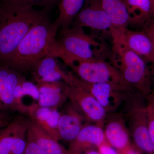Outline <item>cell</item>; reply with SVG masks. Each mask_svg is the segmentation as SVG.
Wrapping results in <instances>:
<instances>
[{
	"mask_svg": "<svg viewBox=\"0 0 154 154\" xmlns=\"http://www.w3.org/2000/svg\"><path fill=\"white\" fill-rule=\"evenodd\" d=\"M58 26L47 17L38 22L26 34L12 56L5 63L19 72L31 71L35 65L48 56L57 58Z\"/></svg>",
	"mask_w": 154,
	"mask_h": 154,
	"instance_id": "1",
	"label": "cell"
},
{
	"mask_svg": "<svg viewBox=\"0 0 154 154\" xmlns=\"http://www.w3.org/2000/svg\"><path fill=\"white\" fill-rule=\"evenodd\" d=\"M0 10V64H3L33 26L47 17V10L2 3Z\"/></svg>",
	"mask_w": 154,
	"mask_h": 154,
	"instance_id": "2",
	"label": "cell"
},
{
	"mask_svg": "<svg viewBox=\"0 0 154 154\" xmlns=\"http://www.w3.org/2000/svg\"><path fill=\"white\" fill-rule=\"evenodd\" d=\"M60 33L57 58L68 66L76 62L105 60L107 53L105 45L94 36L86 34L83 29L70 28Z\"/></svg>",
	"mask_w": 154,
	"mask_h": 154,
	"instance_id": "3",
	"label": "cell"
},
{
	"mask_svg": "<svg viewBox=\"0 0 154 154\" xmlns=\"http://www.w3.org/2000/svg\"><path fill=\"white\" fill-rule=\"evenodd\" d=\"M112 65L125 82L146 99L152 94L149 66L142 58L128 48L123 41L113 42Z\"/></svg>",
	"mask_w": 154,
	"mask_h": 154,
	"instance_id": "4",
	"label": "cell"
},
{
	"mask_svg": "<svg viewBox=\"0 0 154 154\" xmlns=\"http://www.w3.org/2000/svg\"><path fill=\"white\" fill-rule=\"evenodd\" d=\"M121 112L135 146L140 151L154 154L148 125L146 99L137 91L131 92L122 103Z\"/></svg>",
	"mask_w": 154,
	"mask_h": 154,
	"instance_id": "5",
	"label": "cell"
},
{
	"mask_svg": "<svg viewBox=\"0 0 154 154\" xmlns=\"http://www.w3.org/2000/svg\"><path fill=\"white\" fill-rule=\"evenodd\" d=\"M72 72L84 82L90 83H109L126 89L128 85L114 66L103 60L76 62L69 66Z\"/></svg>",
	"mask_w": 154,
	"mask_h": 154,
	"instance_id": "6",
	"label": "cell"
},
{
	"mask_svg": "<svg viewBox=\"0 0 154 154\" xmlns=\"http://www.w3.org/2000/svg\"><path fill=\"white\" fill-rule=\"evenodd\" d=\"M72 83L88 91L98 101L107 113L114 111L122 105L130 90L109 83H90L84 82L70 72Z\"/></svg>",
	"mask_w": 154,
	"mask_h": 154,
	"instance_id": "7",
	"label": "cell"
},
{
	"mask_svg": "<svg viewBox=\"0 0 154 154\" xmlns=\"http://www.w3.org/2000/svg\"><path fill=\"white\" fill-rule=\"evenodd\" d=\"M65 91L70 102L85 119L103 128L108 113L94 96L74 83L70 85L66 84Z\"/></svg>",
	"mask_w": 154,
	"mask_h": 154,
	"instance_id": "8",
	"label": "cell"
},
{
	"mask_svg": "<svg viewBox=\"0 0 154 154\" xmlns=\"http://www.w3.org/2000/svg\"><path fill=\"white\" fill-rule=\"evenodd\" d=\"M85 27L96 32L109 33L110 35L111 21L99 0H86L71 28L83 29Z\"/></svg>",
	"mask_w": 154,
	"mask_h": 154,
	"instance_id": "9",
	"label": "cell"
},
{
	"mask_svg": "<svg viewBox=\"0 0 154 154\" xmlns=\"http://www.w3.org/2000/svg\"><path fill=\"white\" fill-rule=\"evenodd\" d=\"M28 129L27 121L12 120L0 129V154H24Z\"/></svg>",
	"mask_w": 154,
	"mask_h": 154,
	"instance_id": "10",
	"label": "cell"
},
{
	"mask_svg": "<svg viewBox=\"0 0 154 154\" xmlns=\"http://www.w3.org/2000/svg\"><path fill=\"white\" fill-rule=\"evenodd\" d=\"M103 129L107 143L119 153L132 147L129 130L121 113H108Z\"/></svg>",
	"mask_w": 154,
	"mask_h": 154,
	"instance_id": "11",
	"label": "cell"
},
{
	"mask_svg": "<svg viewBox=\"0 0 154 154\" xmlns=\"http://www.w3.org/2000/svg\"><path fill=\"white\" fill-rule=\"evenodd\" d=\"M107 143L103 128L96 124L85 125L70 142L68 154H81Z\"/></svg>",
	"mask_w": 154,
	"mask_h": 154,
	"instance_id": "12",
	"label": "cell"
},
{
	"mask_svg": "<svg viewBox=\"0 0 154 154\" xmlns=\"http://www.w3.org/2000/svg\"><path fill=\"white\" fill-rule=\"evenodd\" d=\"M23 76L5 65L0 64V111H16V88Z\"/></svg>",
	"mask_w": 154,
	"mask_h": 154,
	"instance_id": "13",
	"label": "cell"
},
{
	"mask_svg": "<svg viewBox=\"0 0 154 154\" xmlns=\"http://www.w3.org/2000/svg\"><path fill=\"white\" fill-rule=\"evenodd\" d=\"M56 57L48 56L39 61L31 70L37 84L63 82L68 85L72 81L70 72H66L58 63Z\"/></svg>",
	"mask_w": 154,
	"mask_h": 154,
	"instance_id": "14",
	"label": "cell"
},
{
	"mask_svg": "<svg viewBox=\"0 0 154 154\" xmlns=\"http://www.w3.org/2000/svg\"><path fill=\"white\" fill-rule=\"evenodd\" d=\"M110 18L112 25L110 36L112 40L124 38L125 30L130 25L129 16L125 0H99Z\"/></svg>",
	"mask_w": 154,
	"mask_h": 154,
	"instance_id": "15",
	"label": "cell"
},
{
	"mask_svg": "<svg viewBox=\"0 0 154 154\" xmlns=\"http://www.w3.org/2000/svg\"><path fill=\"white\" fill-rule=\"evenodd\" d=\"M60 114L57 109L42 107L37 103L29 105L27 112L31 120L58 141L61 140L58 128Z\"/></svg>",
	"mask_w": 154,
	"mask_h": 154,
	"instance_id": "16",
	"label": "cell"
},
{
	"mask_svg": "<svg viewBox=\"0 0 154 154\" xmlns=\"http://www.w3.org/2000/svg\"><path fill=\"white\" fill-rule=\"evenodd\" d=\"M60 113L59 119L58 131L61 140L72 141L76 137L85 125V118L81 112L71 102Z\"/></svg>",
	"mask_w": 154,
	"mask_h": 154,
	"instance_id": "17",
	"label": "cell"
},
{
	"mask_svg": "<svg viewBox=\"0 0 154 154\" xmlns=\"http://www.w3.org/2000/svg\"><path fill=\"white\" fill-rule=\"evenodd\" d=\"M27 140L36 144L46 154H68V149L34 122L27 121Z\"/></svg>",
	"mask_w": 154,
	"mask_h": 154,
	"instance_id": "18",
	"label": "cell"
},
{
	"mask_svg": "<svg viewBox=\"0 0 154 154\" xmlns=\"http://www.w3.org/2000/svg\"><path fill=\"white\" fill-rule=\"evenodd\" d=\"M124 39L128 48L142 58L147 63L153 62L152 42L143 30L137 31L127 28L124 31Z\"/></svg>",
	"mask_w": 154,
	"mask_h": 154,
	"instance_id": "19",
	"label": "cell"
},
{
	"mask_svg": "<svg viewBox=\"0 0 154 154\" xmlns=\"http://www.w3.org/2000/svg\"><path fill=\"white\" fill-rule=\"evenodd\" d=\"M66 84L63 82L36 84L39 94L37 104L42 107L57 109L68 99L65 91Z\"/></svg>",
	"mask_w": 154,
	"mask_h": 154,
	"instance_id": "20",
	"label": "cell"
},
{
	"mask_svg": "<svg viewBox=\"0 0 154 154\" xmlns=\"http://www.w3.org/2000/svg\"><path fill=\"white\" fill-rule=\"evenodd\" d=\"M86 0H60L58 4V17L55 21L60 31L70 28L77 14L82 8Z\"/></svg>",
	"mask_w": 154,
	"mask_h": 154,
	"instance_id": "21",
	"label": "cell"
},
{
	"mask_svg": "<svg viewBox=\"0 0 154 154\" xmlns=\"http://www.w3.org/2000/svg\"><path fill=\"white\" fill-rule=\"evenodd\" d=\"M130 25L143 27L152 16L151 0H125Z\"/></svg>",
	"mask_w": 154,
	"mask_h": 154,
	"instance_id": "22",
	"label": "cell"
},
{
	"mask_svg": "<svg viewBox=\"0 0 154 154\" xmlns=\"http://www.w3.org/2000/svg\"><path fill=\"white\" fill-rule=\"evenodd\" d=\"M25 96H30L33 100L38 102L39 94L36 85L27 81L25 77H22L16 88L15 98L16 111L27 114L28 105L23 102V98Z\"/></svg>",
	"mask_w": 154,
	"mask_h": 154,
	"instance_id": "23",
	"label": "cell"
},
{
	"mask_svg": "<svg viewBox=\"0 0 154 154\" xmlns=\"http://www.w3.org/2000/svg\"><path fill=\"white\" fill-rule=\"evenodd\" d=\"M60 0H0L1 3L23 7H41L48 10L58 5Z\"/></svg>",
	"mask_w": 154,
	"mask_h": 154,
	"instance_id": "24",
	"label": "cell"
},
{
	"mask_svg": "<svg viewBox=\"0 0 154 154\" xmlns=\"http://www.w3.org/2000/svg\"><path fill=\"white\" fill-rule=\"evenodd\" d=\"M143 28V30L146 33L147 35L149 36L152 42L154 57V16H151L150 19L146 22Z\"/></svg>",
	"mask_w": 154,
	"mask_h": 154,
	"instance_id": "25",
	"label": "cell"
},
{
	"mask_svg": "<svg viewBox=\"0 0 154 154\" xmlns=\"http://www.w3.org/2000/svg\"><path fill=\"white\" fill-rule=\"evenodd\" d=\"M24 154H46L31 141L27 140L26 147Z\"/></svg>",
	"mask_w": 154,
	"mask_h": 154,
	"instance_id": "26",
	"label": "cell"
},
{
	"mask_svg": "<svg viewBox=\"0 0 154 154\" xmlns=\"http://www.w3.org/2000/svg\"><path fill=\"white\" fill-rule=\"evenodd\" d=\"M98 149L101 154H119L116 149L107 143L100 146Z\"/></svg>",
	"mask_w": 154,
	"mask_h": 154,
	"instance_id": "27",
	"label": "cell"
},
{
	"mask_svg": "<svg viewBox=\"0 0 154 154\" xmlns=\"http://www.w3.org/2000/svg\"><path fill=\"white\" fill-rule=\"evenodd\" d=\"M147 110L148 113L149 133L152 141L154 144V117L148 108Z\"/></svg>",
	"mask_w": 154,
	"mask_h": 154,
	"instance_id": "28",
	"label": "cell"
},
{
	"mask_svg": "<svg viewBox=\"0 0 154 154\" xmlns=\"http://www.w3.org/2000/svg\"><path fill=\"white\" fill-rule=\"evenodd\" d=\"M12 121L10 116L4 111H0V129L8 125Z\"/></svg>",
	"mask_w": 154,
	"mask_h": 154,
	"instance_id": "29",
	"label": "cell"
},
{
	"mask_svg": "<svg viewBox=\"0 0 154 154\" xmlns=\"http://www.w3.org/2000/svg\"><path fill=\"white\" fill-rule=\"evenodd\" d=\"M148 109L154 117V94H152L149 98L146 99Z\"/></svg>",
	"mask_w": 154,
	"mask_h": 154,
	"instance_id": "30",
	"label": "cell"
},
{
	"mask_svg": "<svg viewBox=\"0 0 154 154\" xmlns=\"http://www.w3.org/2000/svg\"><path fill=\"white\" fill-rule=\"evenodd\" d=\"M149 66L150 72L151 82L152 91L153 94H154V62L150 63Z\"/></svg>",
	"mask_w": 154,
	"mask_h": 154,
	"instance_id": "31",
	"label": "cell"
},
{
	"mask_svg": "<svg viewBox=\"0 0 154 154\" xmlns=\"http://www.w3.org/2000/svg\"><path fill=\"white\" fill-rule=\"evenodd\" d=\"M119 154H138L134 150L133 147L131 148L126 150L122 152L119 153Z\"/></svg>",
	"mask_w": 154,
	"mask_h": 154,
	"instance_id": "32",
	"label": "cell"
},
{
	"mask_svg": "<svg viewBox=\"0 0 154 154\" xmlns=\"http://www.w3.org/2000/svg\"><path fill=\"white\" fill-rule=\"evenodd\" d=\"M81 154H101L100 152L98 151H96L95 149H91L90 150L87 151L85 152H83Z\"/></svg>",
	"mask_w": 154,
	"mask_h": 154,
	"instance_id": "33",
	"label": "cell"
},
{
	"mask_svg": "<svg viewBox=\"0 0 154 154\" xmlns=\"http://www.w3.org/2000/svg\"><path fill=\"white\" fill-rule=\"evenodd\" d=\"M152 5V16H154V0H151Z\"/></svg>",
	"mask_w": 154,
	"mask_h": 154,
	"instance_id": "34",
	"label": "cell"
},
{
	"mask_svg": "<svg viewBox=\"0 0 154 154\" xmlns=\"http://www.w3.org/2000/svg\"><path fill=\"white\" fill-rule=\"evenodd\" d=\"M1 10H0V21H1Z\"/></svg>",
	"mask_w": 154,
	"mask_h": 154,
	"instance_id": "35",
	"label": "cell"
},
{
	"mask_svg": "<svg viewBox=\"0 0 154 154\" xmlns=\"http://www.w3.org/2000/svg\"></svg>",
	"mask_w": 154,
	"mask_h": 154,
	"instance_id": "36",
	"label": "cell"
}]
</instances>
